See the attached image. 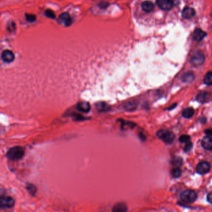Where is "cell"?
<instances>
[{
	"mask_svg": "<svg viewBox=\"0 0 212 212\" xmlns=\"http://www.w3.org/2000/svg\"><path fill=\"white\" fill-rule=\"evenodd\" d=\"M24 155V149L22 147L16 146L11 148L7 153V157L13 161L19 160Z\"/></svg>",
	"mask_w": 212,
	"mask_h": 212,
	"instance_id": "cell-1",
	"label": "cell"
},
{
	"mask_svg": "<svg viewBox=\"0 0 212 212\" xmlns=\"http://www.w3.org/2000/svg\"><path fill=\"white\" fill-rule=\"evenodd\" d=\"M157 137L162 140L166 144H171L173 143L175 136L174 134L168 130H160L157 132Z\"/></svg>",
	"mask_w": 212,
	"mask_h": 212,
	"instance_id": "cell-2",
	"label": "cell"
},
{
	"mask_svg": "<svg viewBox=\"0 0 212 212\" xmlns=\"http://www.w3.org/2000/svg\"><path fill=\"white\" fill-rule=\"evenodd\" d=\"M196 197H197V195H196L195 191L192 190H186L180 195L181 200L184 202L187 203L194 202L196 200Z\"/></svg>",
	"mask_w": 212,
	"mask_h": 212,
	"instance_id": "cell-3",
	"label": "cell"
},
{
	"mask_svg": "<svg viewBox=\"0 0 212 212\" xmlns=\"http://www.w3.org/2000/svg\"><path fill=\"white\" fill-rule=\"evenodd\" d=\"M205 61V56L200 51H197L194 53L190 58V64L194 67H199L202 65Z\"/></svg>",
	"mask_w": 212,
	"mask_h": 212,
	"instance_id": "cell-4",
	"label": "cell"
},
{
	"mask_svg": "<svg viewBox=\"0 0 212 212\" xmlns=\"http://www.w3.org/2000/svg\"><path fill=\"white\" fill-rule=\"evenodd\" d=\"M157 6L164 11H169L174 6L172 0H156Z\"/></svg>",
	"mask_w": 212,
	"mask_h": 212,
	"instance_id": "cell-5",
	"label": "cell"
},
{
	"mask_svg": "<svg viewBox=\"0 0 212 212\" xmlns=\"http://www.w3.org/2000/svg\"><path fill=\"white\" fill-rule=\"evenodd\" d=\"M14 205V200L10 196H2L0 200V206L2 208H10Z\"/></svg>",
	"mask_w": 212,
	"mask_h": 212,
	"instance_id": "cell-6",
	"label": "cell"
},
{
	"mask_svg": "<svg viewBox=\"0 0 212 212\" xmlns=\"http://www.w3.org/2000/svg\"><path fill=\"white\" fill-rule=\"evenodd\" d=\"M196 172L200 174H205L210 170V165L207 162H200L196 166Z\"/></svg>",
	"mask_w": 212,
	"mask_h": 212,
	"instance_id": "cell-7",
	"label": "cell"
},
{
	"mask_svg": "<svg viewBox=\"0 0 212 212\" xmlns=\"http://www.w3.org/2000/svg\"><path fill=\"white\" fill-rule=\"evenodd\" d=\"M207 36V33L200 28L196 29L193 33V38L195 41L200 42L203 40Z\"/></svg>",
	"mask_w": 212,
	"mask_h": 212,
	"instance_id": "cell-8",
	"label": "cell"
},
{
	"mask_svg": "<svg viewBox=\"0 0 212 212\" xmlns=\"http://www.w3.org/2000/svg\"><path fill=\"white\" fill-rule=\"evenodd\" d=\"M2 58L4 62L7 63H10L13 61L15 58V56L14 53L12 51L9 50H6L3 52L2 55Z\"/></svg>",
	"mask_w": 212,
	"mask_h": 212,
	"instance_id": "cell-9",
	"label": "cell"
},
{
	"mask_svg": "<svg viewBox=\"0 0 212 212\" xmlns=\"http://www.w3.org/2000/svg\"><path fill=\"white\" fill-rule=\"evenodd\" d=\"M195 14V11L193 8L190 7H186L182 12V16L185 19H191Z\"/></svg>",
	"mask_w": 212,
	"mask_h": 212,
	"instance_id": "cell-10",
	"label": "cell"
},
{
	"mask_svg": "<svg viewBox=\"0 0 212 212\" xmlns=\"http://www.w3.org/2000/svg\"><path fill=\"white\" fill-rule=\"evenodd\" d=\"M59 19L65 26H70L72 23V19L67 12H64L60 14Z\"/></svg>",
	"mask_w": 212,
	"mask_h": 212,
	"instance_id": "cell-11",
	"label": "cell"
},
{
	"mask_svg": "<svg viewBox=\"0 0 212 212\" xmlns=\"http://www.w3.org/2000/svg\"><path fill=\"white\" fill-rule=\"evenodd\" d=\"M77 108L78 110L83 113H88L91 109L90 104L88 102L82 101L77 104Z\"/></svg>",
	"mask_w": 212,
	"mask_h": 212,
	"instance_id": "cell-12",
	"label": "cell"
},
{
	"mask_svg": "<svg viewBox=\"0 0 212 212\" xmlns=\"http://www.w3.org/2000/svg\"><path fill=\"white\" fill-rule=\"evenodd\" d=\"M142 9L146 12H152L154 9V5L150 1H144L141 4Z\"/></svg>",
	"mask_w": 212,
	"mask_h": 212,
	"instance_id": "cell-13",
	"label": "cell"
},
{
	"mask_svg": "<svg viewBox=\"0 0 212 212\" xmlns=\"http://www.w3.org/2000/svg\"><path fill=\"white\" fill-rule=\"evenodd\" d=\"M202 145L207 150H212V138L208 136H205L202 140Z\"/></svg>",
	"mask_w": 212,
	"mask_h": 212,
	"instance_id": "cell-14",
	"label": "cell"
},
{
	"mask_svg": "<svg viewBox=\"0 0 212 212\" xmlns=\"http://www.w3.org/2000/svg\"><path fill=\"white\" fill-rule=\"evenodd\" d=\"M210 99V95L207 92H202L196 96V100L202 103H206Z\"/></svg>",
	"mask_w": 212,
	"mask_h": 212,
	"instance_id": "cell-15",
	"label": "cell"
},
{
	"mask_svg": "<svg viewBox=\"0 0 212 212\" xmlns=\"http://www.w3.org/2000/svg\"><path fill=\"white\" fill-rule=\"evenodd\" d=\"M195 79V75L193 72H189L183 75V76L182 77V80L184 82L190 83L192 82Z\"/></svg>",
	"mask_w": 212,
	"mask_h": 212,
	"instance_id": "cell-16",
	"label": "cell"
},
{
	"mask_svg": "<svg viewBox=\"0 0 212 212\" xmlns=\"http://www.w3.org/2000/svg\"><path fill=\"white\" fill-rule=\"evenodd\" d=\"M97 108L99 111H107L110 110V106L105 103H98L97 104Z\"/></svg>",
	"mask_w": 212,
	"mask_h": 212,
	"instance_id": "cell-17",
	"label": "cell"
},
{
	"mask_svg": "<svg viewBox=\"0 0 212 212\" xmlns=\"http://www.w3.org/2000/svg\"><path fill=\"white\" fill-rule=\"evenodd\" d=\"M182 116L186 118H190L194 115V110L192 108H187L182 111Z\"/></svg>",
	"mask_w": 212,
	"mask_h": 212,
	"instance_id": "cell-18",
	"label": "cell"
},
{
	"mask_svg": "<svg viewBox=\"0 0 212 212\" xmlns=\"http://www.w3.org/2000/svg\"><path fill=\"white\" fill-rule=\"evenodd\" d=\"M203 82L207 85H212V72H208L206 73L203 79Z\"/></svg>",
	"mask_w": 212,
	"mask_h": 212,
	"instance_id": "cell-19",
	"label": "cell"
},
{
	"mask_svg": "<svg viewBox=\"0 0 212 212\" xmlns=\"http://www.w3.org/2000/svg\"><path fill=\"white\" fill-rule=\"evenodd\" d=\"M126 210L127 207L124 203H118L116 205L113 209V211H126Z\"/></svg>",
	"mask_w": 212,
	"mask_h": 212,
	"instance_id": "cell-20",
	"label": "cell"
},
{
	"mask_svg": "<svg viewBox=\"0 0 212 212\" xmlns=\"http://www.w3.org/2000/svg\"><path fill=\"white\" fill-rule=\"evenodd\" d=\"M181 174H182L181 170L178 167L174 168L171 171V174L174 177H178L181 175Z\"/></svg>",
	"mask_w": 212,
	"mask_h": 212,
	"instance_id": "cell-21",
	"label": "cell"
},
{
	"mask_svg": "<svg viewBox=\"0 0 212 212\" xmlns=\"http://www.w3.org/2000/svg\"><path fill=\"white\" fill-rule=\"evenodd\" d=\"M26 19L27 21L30 22V23H33L36 21V16L34 14H26Z\"/></svg>",
	"mask_w": 212,
	"mask_h": 212,
	"instance_id": "cell-22",
	"label": "cell"
},
{
	"mask_svg": "<svg viewBox=\"0 0 212 212\" xmlns=\"http://www.w3.org/2000/svg\"><path fill=\"white\" fill-rule=\"evenodd\" d=\"M190 138L188 135H182L179 138V141L182 143H187L190 142Z\"/></svg>",
	"mask_w": 212,
	"mask_h": 212,
	"instance_id": "cell-23",
	"label": "cell"
},
{
	"mask_svg": "<svg viewBox=\"0 0 212 212\" xmlns=\"http://www.w3.org/2000/svg\"><path fill=\"white\" fill-rule=\"evenodd\" d=\"M45 15L48 18L51 19H54L55 18V12L51 10V9H47L45 11Z\"/></svg>",
	"mask_w": 212,
	"mask_h": 212,
	"instance_id": "cell-24",
	"label": "cell"
},
{
	"mask_svg": "<svg viewBox=\"0 0 212 212\" xmlns=\"http://www.w3.org/2000/svg\"><path fill=\"white\" fill-rule=\"evenodd\" d=\"M172 164L176 167H178V166L181 165V164H182V159L180 157H175L174 158L172 161Z\"/></svg>",
	"mask_w": 212,
	"mask_h": 212,
	"instance_id": "cell-25",
	"label": "cell"
},
{
	"mask_svg": "<svg viewBox=\"0 0 212 212\" xmlns=\"http://www.w3.org/2000/svg\"><path fill=\"white\" fill-rule=\"evenodd\" d=\"M7 29L9 32H12L14 31L15 29H16V24H15L13 22H11L8 24Z\"/></svg>",
	"mask_w": 212,
	"mask_h": 212,
	"instance_id": "cell-26",
	"label": "cell"
},
{
	"mask_svg": "<svg viewBox=\"0 0 212 212\" xmlns=\"http://www.w3.org/2000/svg\"><path fill=\"white\" fill-rule=\"evenodd\" d=\"M135 107H136V105L134 103H129L126 104V109L129 111L134 110Z\"/></svg>",
	"mask_w": 212,
	"mask_h": 212,
	"instance_id": "cell-27",
	"label": "cell"
},
{
	"mask_svg": "<svg viewBox=\"0 0 212 212\" xmlns=\"http://www.w3.org/2000/svg\"><path fill=\"white\" fill-rule=\"evenodd\" d=\"M27 190H29V192L30 193H34L36 192V187H34V186L29 185V186L27 187Z\"/></svg>",
	"mask_w": 212,
	"mask_h": 212,
	"instance_id": "cell-28",
	"label": "cell"
},
{
	"mask_svg": "<svg viewBox=\"0 0 212 212\" xmlns=\"http://www.w3.org/2000/svg\"><path fill=\"white\" fill-rule=\"evenodd\" d=\"M192 143L190 141V142L186 143L184 150H185L186 152H188V151H189L192 149Z\"/></svg>",
	"mask_w": 212,
	"mask_h": 212,
	"instance_id": "cell-29",
	"label": "cell"
},
{
	"mask_svg": "<svg viewBox=\"0 0 212 212\" xmlns=\"http://www.w3.org/2000/svg\"><path fill=\"white\" fill-rule=\"evenodd\" d=\"M205 132L208 136H210V137H211V136H212V128L206 129L205 131Z\"/></svg>",
	"mask_w": 212,
	"mask_h": 212,
	"instance_id": "cell-30",
	"label": "cell"
},
{
	"mask_svg": "<svg viewBox=\"0 0 212 212\" xmlns=\"http://www.w3.org/2000/svg\"><path fill=\"white\" fill-rule=\"evenodd\" d=\"M207 200L209 203H212V192L208 193V195L207 196Z\"/></svg>",
	"mask_w": 212,
	"mask_h": 212,
	"instance_id": "cell-31",
	"label": "cell"
},
{
	"mask_svg": "<svg viewBox=\"0 0 212 212\" xmlns=\"http://www.w3.org/2000/svg\"><path fill=\"white\" fill-rule=\"evenodd\" d=\"M108 4L107 3H102L101 4H100V6L101 7V8H107V6H108Z\"/></svg>",
	"mask_w": 212,
	"mask_h": 212,
	"instance_id": "cell-32",
	"label": "cell"
}]
</instances>
